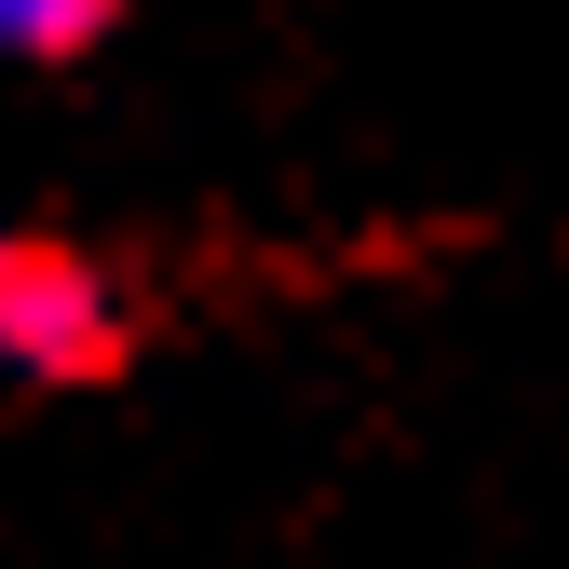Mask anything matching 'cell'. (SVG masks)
Masks as SVG:
<instances>
[{
    "label": "cell",
    "mask_w": 569,
    "mask_h": 569,
    "mask_svg": "<svg viewBox=\"0 0 569 569\" xmlns=\"http://www.w3.org/2000/svg\"><path fill=\"white\" fill-rule=\"evenodd\" d=\"M109 352V271L68 231H0V367L14 380H82Z\"/></svg>",
    "instance_id": "1"
},
{
    "label": "cell",
    "mask_w": 569,
    "mask_h": 569,
    "mask_svg": "<svg viewBox=\"0 0 569 569\" xmlns=\"http://www.w3.org/2000/svg\"><path fill=\"white\" fill-rule=\"evenodd\" d=\"M122 28V0H0V68H68Z\"/></svg>",
    "instance_id": "2"
}]
</instances>
